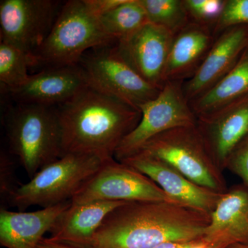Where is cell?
Here are the masks:
<instances>
[{
	"label": "cell",
	"mask_w": 248,
	"mask_h": 248,
	"mask_svg": "<svg viewBox=\"0 0 248 248\" xmlns=\"http://www.w3.org/2000/svg\"><path fill=\"white\" fill-rule=\"evenodd\" d=\"M210 215L168 202H125L106 217L84 248H155L203 237Z\"/></svg>",
	"instance_id": "1"
},
{
	"label": "cell",
	"mask_w": 248,
	"mask_h": 248,
	"mask_svg": "<svg viewBox=\"0 0 248 248\" xmlns=\"http://www.w3.org/2000/svg\"><path fill=\"white\" fill-rule=\"evenodd\" d=\"M63 156L115 158L124 138L136 128L141 111L88 86L56 107Z\"/></svg>",
	"instance_id": "2"
},
{
	"label": "cell",
	"mask_w": 248,
	"mask_h": 248,
	"mask_svg": "<svg viewBox=\"0 0 248 248\" xmlns=\"http://www.w3.org/2000/svg\"><path fill=\"white\" fill-rule=\"evenodd\" d=\"M116 43L84 0H70L62 6L48 35L34 52L36 66L78 64L89 50Z\"/></svg>",
	"instance_id": "3"
},
{
	"label": "cell",
	"mask_w": 248,
	"mask_h": 248,
	"mask_svg": "<svg viewBox=\"0 0 248 248\" xmlns=\"http://www.w3.org/2000/svg\"><path fill=\"white\" fill-rule=\"evenodd\" d=\"M10 150L30 179L63 156L56 107L17 104L6 119Z\"/></svg>",
	"instance_id": "4"
},
{
	"label": "cell",
	"mask_w": 248,
	"mask_h": 248,
	"mask_svg": "<svg viewBox=\"0 0 248 248\" xmlns=\"http://www.w3.org/2000/svg\"><path fill=\"white\" fill-rule=\"evenodd\" d=\"M104 161L89 155H63L29 182L19 184L8 197V203L24 211L32 205L46 208L70 202Z\"/></svg>",
	"instance_id": "5"
},
{
	"label": "cell",
	"mask_w": 248,
	"mask_h": 248,
	"mask_svg": "<svg viewBox=\"0 0 248 248\" xmlns=\"http://www.w3.org/2000/svg\"><path fill=\"white\" fill-rule=\"evenodd\" d=\"M139 152L164 161L197 185L219 193L228 190L223 172L209 154L197 125L159 134Z\"/></svg>",
	"instance_id": "6"
},
{
	"label": "cell",
	"mask_w": 248,
	"mask_h": 248,
	"mask_svg": "<svg viewBox=\"0 0 248 248\" xmlns=\"http://www.w3.org/2000/svg\"><path fill=\"white\" fill-rule=\"evenodd\" d=\"M116 44L89 50L78 64L90 87L140 110L142 106L157 97L161 90L138 74L121 55Z\"/></svg>",
	"instance_id": "7"
},
{
	"label": "cell",
	"mask_w": 248,
	"mask_h": 248,
	"mask_svg": "<svg viewBox=\"0 0 248 248\" xmlns=\"http://www.w3.org/2000/svg\"><path fill=\"white\" fill-rule=\"evenodd\" d=\"M184 81H167L159 95L140 108L141 117L115 152L121 161L136 154L156 135L179 127L195 126L197 118L183 91Z\"/></svg>",
	"instance_id": "8"
},
{
	"label": "cell",
	"mask_w": 248,
	"mask_h": 248,
	"mask_svg": "<svg viewBox=\"0 0 248 248\" xmlns=\"http://www.w3.org/2000/svg\"><path fill=\"white\" fill-rule=\"evenodd\" d=\"M93 201L174 203L149 177L115 158L104 161L71 202L80 204Z\"/></svg>",
	"instance_id": "9"
},
{
	"label": "cell",
	"mask_w": 248,
	"mask_h": 248,
	"mask_svg": "<svg viewBox=\"0 0 248 248\" xmlns=\"http://www.w3.org/2000/svg\"><path fill=\"white\" fill-rule=\"evenodd\" d=\"M60 4L53 0H1V42L33 54L51 31Z\"/></svg>",
	"instance_id": "10"
},
{
	"label": "cell",
	"mask_w": 248,
	"mask_h": 248,
	"mask_svg": "<svg viewBox=\"0 0 248 248\" xmlns=\"http://www.w3.org/2000/svg\"><path fill=\"white\" fill-rule=\"evenodd\" d=\"M121 162L149 177L174 203L208 215L223 194L197 185L164 161L142 152Z\"/></svg>",
	"instance_id": "11"
},
{
	"label": "cell",
	"mask_w": 248,
	"mask_h": 248,
	"mask_svg": "<svg viewBox=\"0 0 248 248\" xmlns=\"http://www.w3.org/2000/svg\"><path fill=\"white\" fill-rule=\"evenodd\" d=\"M197 128L214 162L223 172L231 155L248 137V95L197 117Z\"/></svg>",
	"instance_id": "12"
},
{
	"label": "cell",
	"mask_w": 248,
	"mask_h": 248,
	"mask_svg": "<svg viewBox=\"0 0 248 248\" xmlns=\"http://www.w3.org/2000/svg\"><path fill=\"white\" fill-rule=\"evenodd\" d=\"M173 35L164 28L148 22L116 46L140 76L161 90Z\"/></svg>",
	"instance_id": "13"
},
{
	"label": "cell",
	"mask_w": 248,
	"mask_h": 248,
	"mask_svg": "<svg viewBox=\"0 0 248 248\" xmlns=\"http://www.w3.org/2000/svg\"><path fill=\"white\" fill-rule=\"evenodd\" d=\"M248 46V26L230 28L217 36L195 74L183 83V91L189 103L221 81L236 65Z\"/></svg>",
	"instance_id": "14"
},
{
	"label": "cell",
	"mask_w": 248,
	"mask_h": 248,
	"mask_svg": "<svg viewBox=\"0 0 248 248\" xmlns=\"http://www.w3.org/2000/svg\"><path fill=\"white\" fill-rule=\"evenodd\" d=\"M88 86L84 72L78 63L45 68L31 75L22 86L6 91L17 104L58 107Z\"/></svg>",
	"instance_id": "15"
},
{
	"label": "cell",
	"mask_w": 248,
	"mask_h": 248,
	"mask_svg": "<svg viewBox=\"0 0 248 248\" xmlns=\"http://www.w3.org/2000/svg\"><path fill=\"white\" fill-rule=\"evenodd\" d=\"M201 240L212 248L248 245V190L245 186H235L221 195Z\"/></svg>",
	"instance_id": "16"
},
{
	"label": "cell",
	"mask_w": 248,
	"mask_h": 248,
	"mask_svg": "<svg viewBox=\"0 0 248 248\" xmlns=\"http://www.w3.org/2000/svg\"><path fill=\"white\" fill-rule=\"evenodd\" d=\"M213 28L189 22L173 35L164 73L167 81H185L199 69L215 42Z\"/></svg>",
	"instance_id": "17"
},
{
	"label": "cell",
	"mask_w": 248,
	"mask_h": 248,
	"mask_svg": "<svg viewBox=\"0 0 248 248\" xmlns=\"http://www.w3.org/2000/svg\"><path fill=\"white\" fill-rule=\"evenodd\" d=\"M71 205L64 202L34 212L0 210V244L6 248H37L60 215Z\"/></svg>",
	"instance_id": "18"
},
{
	"label": "cell",
	"mask_w": 248,
	"mask_h": 248,
	"mask_svg": "<svg viewBox=\"0 0 248 248\" xmlns=\"http://www.w3.org/2000/svg\"><path fill=\"white\" fill-rule=\"evenodd\" d=\"M125 202L93 201L72 204L60 215L49 232V239L85 248L107 215Z\"/></svg>",
	"instance_id": "19"
},
{
	"label": "cell",
	"mask_w": 248,
	"mask_h": 248,
	"mask_svg": "<svg viewBox=\"0 0 248 248\" xmlns=\"http://www.w3.org/2000/svg\"><path fill=\"white\" fill-rule=\"evenodd\" d=\"M248 95V46L224 78L190 103L196 117L209 115Z\"/></svg>",
	"instance_id": "20"
},
{
	"label": "cell",
	"mask_w": 248,
	"mask_h": 248,
	"mask_svg": "<svg viewBox=\"0 0 248 248\" xmlns=\"http://www.w3.org/2000/svg\"><path fill=\"white\" fill-rule=\"evenodd\" d=\"M99 19L105 31L117 42L149 22L140 0H125Z\"/></svg>",
	"instance_id": "21"
},
{
	"label": "cell",
	"mask_w": 248,
	"mask_h": 248,
	"mask_svg": "<svg viewBox=\"0 0 248 248\" xmlns=\"http://www.w3.org/2000/svg\"><path fill=\"white\" fill-rule=\"evenodd\" d=\"M33 54L0 42V81L6 91L19 87L29 79V68L36 66Z\"/></svg>",
	"instance_id": "22"
},
{
	"label": "cell",
	"mask_w": 248,
	"mask_h": 248,
	"mask_svg": "<svg viewBox=\"0 0 248 248\" xmlns=\"http://www.w3.org/2000/svg\"><path fill=\"white\" fill-rule=\"evenodd\" d=\"M148 21L173 35L191 22L184 0H140Z\"/></svg>",
	"instance_id": "23"
},
{
	"label": "cell",
	"mask_w": 248,
	"mask_h": 248,
	"mask_svg": "<svg viewBox=\"0 0 248 248\" xmlns=\"http://www.w3.org/2000/svg\"><path fill=\"white\" fill-rule=\"evenodd\" d=\"M248 26V0H225L223 9L213 27L215 37L226 29Z\"/></svg>",
	"instance_id": "24"
},
{
	"label": "cell",
	"mask_w": 248,
	"mask_h": 248,
	"mask_svg": "<svg viewBox=\"0 0 248 248\" xmlns=\"http://www.w3.org/2000/svg\"><path fill=\"white\" fill-rule=\"evenodd\" d=\"M225 0H184L190 21L213 28L221 14Z\"/></svg>",
	"instance_id": "25"
},
{
	"label": "cell",
	"mask_w": 248,
	"mask_h": 248,
	"mask_svg": "<svg viewBox=\"0 0 248 248\" xmlns=\"http://www.w3.org/2000/svg\"><path fill=\"white\" fill-rule=\"evenodd\" d=\"M227 169L239 176L248 190V137L231 155Z\"/></svg>",
	"instance_id": "26"
},
{
	"label": "cell",
	"mask_w": 248,
	"mask_h": 248,
	"mask_svg": "<svg viewBox=\"0 0 248 248\" xmlns=\"http://www.w3.org/2000/svg\"><path fill=\"white\" fill-rule=\"evenodd\" d=\"M13 168L9 159L4 155L1 156V181H0V192L1 197L7 200L8 197L12 193L16 187L12 185L14 174Z\"/></svg>",
	"instance_id": "27"
},
{
	"label": "cell",
	"mask_w": 248,
	"mask_h": 248,
	"mask_svg": "<svg viewBox=\"0 0 248 248\" xmlns=\"http://www.w3.org/2000/svg\"><path fill=\"white\" fill-rule=\"evenodd\" d=\"M125 0H84L90 11L97 17L108 14L122 4Z\"/></svg>",
	"instance_id": "28"
},
{
	"label": "cell",
	"mask_w": 248,
	"mask_h": 248,
	"mask_svg": "<svg viewBox=\"0 0 248 248\" xmlns=\"http://www.w3.org/2000/svg\"><path fill=\"white\" fill-rule=\"evenodd\" d=\"M37 248H84L79 247V246H73V245L63 244V243L58 242L49 239V238H44L41 241L40 244L37 246Z\"/></svg>",
	"instance_id": "29"
},
{
	"label": "cell",
	"mask_w": 248,
	"mask_h": 248,
	"mask_svg": "<svg viewBox=\"0 0 248 248\" xmlns=\"http://www.w3.org/2000/svg\"><path fill=\"white\" fill-rule=\"evenodd\" d=\"M192 242H166L155 248H190Z\"/></svg>",
	"instance_id": "30"
},
{
	"label": "cell",
	"mask_w": 248,
	"mask_h": 248,
	"mask_svg": "<svg viewBox=\"0 0 248 248\" xmlns=\"http://www.w3.org/2000/svg\"><path fill=\"white\" fill-rule=\"evenodd\" d=\"M190 248H212L208 244L204 243L202 240H197V241H192Z\"/></svg>",
	"instance_id": "31"
},
{
	"label": "cell",
	"mask_w": 248,
	"mask_h": 248,
	"mask_svg": "<svg viewBox=\"0 0 248 248\" xmlns=\"http://www.w3.org/2000/svg\"><path fill=\"white\" fill-rule=\"evenodd\" d=\"M231 248H248V245L236 244L230 247Z\"/></svg>",
	"instance_id": "32"
},
{
	"label": "cell",
	"mask_w": 248,
	"mask_h": 248,
	"mask_svg": "<svg viewBox=\"0 0 248 248\" xmlns=\"http://www.w3.org/2000/svg\"></svg>",
	"instance_id": "33"
}]
</instances>
